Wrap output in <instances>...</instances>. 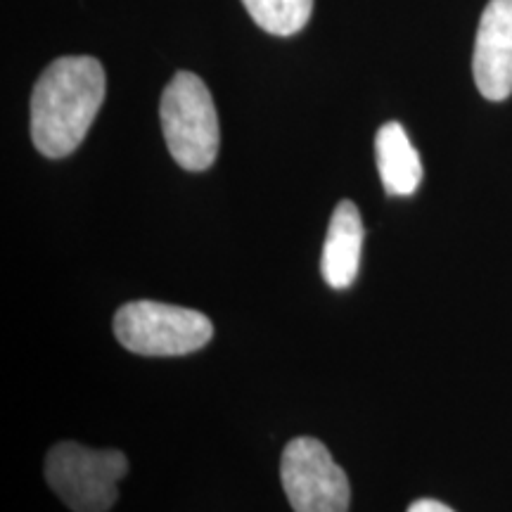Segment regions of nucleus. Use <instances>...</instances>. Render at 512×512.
<instances>
[{"instance_id": "9", "label": "nucleus", "mask_w": 512, "mask_h": 512, "mask_svg": "<svg viewBox=\"0 0 512 512\" xmlns=\"http://www.w3.org/2000/svg\"><path fill=\"white\" fill-rule=\"evenodd\" d=\"M249 17L273 36L302 31L313 12V0H242Z\"/></svg>"}, {"instance_id": "7", "label": "nucleus", "mask_w": 512, "mask_h": 512, "mask_svg": "<svg viewBox=\"0 0 512 512\" xmlns=\"http://www.w3.org/2000/svg\"><path fill=\"white\" fill-rule=\"evenodd\" d=\"M363 249L361 211L351 200H342L332 211L328 238L320 256V273L332 290H347L354 285Z\"/></svg>"}, {"instance_id": "6", "label": "nucleus", "mask_w": 512, "mask_h": 512, "mask_svg": "<svg viewBox=\"0 0 512 512\" xmlns=\"http://www.w3.org/2000/svg\"><path fill=\"white\" fill-rule=\"evenodd\" d=\"M472 74L486 100L501 102L512 95V0H491L484 8Z\"/></svg>"}, {"instance_id": "5", "label": "nucleus", "mask_w": 512, "mask_h": 512, "mask_svg": "<svg viewBox=\"0 0 512 512\" xmlns=\"http://www.w3.org/2000/svg\"><path fill=\"white\" fill-rule=\"evenodd\" d=\"M280 479L294 512H349V477L323 441L292 439L280 460Z\"/></svg>"}, {"instance_id": "8", "label": "nucleus", "mask_w": 512, "mask_h": 512, "mask_svg": "<svg viewBox=\"0 0 512 512\" xmlns=\"http://www.w3.org/2000/svg\"><path fill=\"white\" fill-rule=\"evenodd\" d=\"M375 157L382 185L389 195L408 197L418 190L422 181V162L406 128L399 121H389L377 131Z\"/></svg>"}, {"instance_id": "1", "label": "nucleus", "mask_w": 512, "mask_h": 512, "mask_svg": "<svg viewBox=\"0 0 512 512\" xmlns=\"http://www.w3.org/2000/svg\"><path fill=\"white\" fill-rule=\"evenodd\" d=\"M105 69L95 57L69 55L38 76L31 95V138L50 159L72 155L105 102Z\"/></svg>"}, {"instance_id": "4", "label": "nucleus", "mask_w": 512, "mask_h": 512, "mask_svg": "<svg viewBox=\"0 0 512 512\" xmlns=\"http://www.w3.org/2000/svg\"><path fill=\"white\" fill-rule=\"evenodd\" d=\"M128 472V458L117 448L81 446L62 441L50 448L46 479L50 489L74 512H107L117 503L119 482Z\"/></svg>"}, {"instance_id": "10", "label": "nucleus", "mask_w": 512, "mask_h": 512, "mask_svg": "<svg viewBox=\"0 0 512 512\" xmlns=\"http://www.w3.org/2000/svg\"><path fill=\"white\" fill-rule=\"evenodd\" d=\"M408 512H456L453 508H448L446 503H439L434 501V498H420V501H415Z\"/></svg>"}, {"instance_id": "2", "label": "nucleus", "mask_w": 512, "mask_h": 512, "mask_svg": "<svg viewBox=\"0 0 512 512\" xmlns=\"http://www.w3.org/2000/svg\"><path fill=\"white\" fill-rule=\"evenodd\" d=\"M159 119L171 157L185 171H207L219 155L221 131L214 100L200 76L178 72L164 88Z\"/></svg>"}, {"instance_id": "3", "label": "nucleus", "mask_w": 512, "mask_h": 512, "mask_svg": "<svg viewBox=\"0 0 512 512\" xmlns=\"http://www.w3.org/2000/svg\"><path fill=\"white\" fill-rule=\"evenodd\" d=\"M119 344L140 356H185L207 347L214 325L204 313L162 302H128L114 316Z\"/></svg>"}]
</instances>
